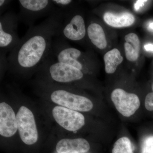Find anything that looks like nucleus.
Listing matches in <instances>:
<instances>
[{"mask_svg":"<svg viewBox=\"0 0 153 153\" xmlns=\"http://www.w3.org/2000/svg\"><path fill=\"white\" fill-rule=\"evenodd\" d=\"M64 19V12L57 8L40 24L29 28L19 44L10 52L9 70L22 75L37 71L51 53L54 38Z\"/></svg>","mask_w":153,"mask_h":153,"instance_id":"obj_1","label":"nucleus"},{"mask_svg":"<svg viewBox=\"0 0 153 153\" xmlns=\"http://www.w3.org/2000/svg\"><path fill=\"white\" fill-rule=\"evenodd\" d=\"M50 55L58 62L71 65L82 72L92 66L89 55L71 47L67 41L58 37L54 38Z\"/></svg>","mask_w":153,"mask_h":153,"instance_id":"obj_2","label":"nucleus"},{"mask_svg":"<svg viewBox=\"0 0 153 153\" xmlns=\"http://www.w3.org/2000/svg\"><path fill=\"white\" fill-rule=\"evenodd\" d=\"M20 12L18 14L19 22L30 27L34 26L36 20L49 17L57 9L49 0H19Z\"/></svg>","mask_w":153,"mask_h":153,"instance_id":"obj_3","label":"nucleus"},{"mask_svg":"<svg viewBox=\"0 0 153 153\" xmlns=\"http://www.w3.org/2000/svg\"><path fill=\"white\" fill-rule=\"evenodd\" d=\"M86 36V26L83 16L74 11V8L64 12V21L55 37L66 41L80 42L84 40Z\"/></svg>","mask_w":153,"mask_h":153,"instance_id":"obj_4","label":"nucleus"},{"mask_svg":"<svg viewBox=\"0 0 153 153\" xmlns=\"http://www.w3.org/2000/svg\"><path fill=\"white\" fill-rule=\"evenodd\" d=\"M18 14L8 11L0 16V52H10L21 41L18 34Z\"/></svg>","mask_w":153,"mask_h":153,"instance_id":"obj_5","label":"nucleus"},{"mask_svg":"<svg viewBox=\"0 0 153 153\" xmlns=\"http://www.w3.org/2000/svg\"><path fill=\"white\" fill-rule=\"evenodd\" d=\"M50 98L56 104L77 111L87 112L93 107L92 102L87 97L63 88L52 90Z\"/></svg>","mask_w":153,"mask_h":153,"instance_id":"obj_6","label":"nucleus"},{"mask_svg":"<svg viewBox=\"0 0 153 153\" xmlns=\"http://www.w3.org/2000/svg\"><path fill=\"white\" fill-rule=\"evenodd\" d=\"M16 118L18 130L22 141L28 145L37 142L38 132L32 111L26 107L21 106L17 113Z\"/></svg>","mask_w":153,"mask_h":153,"instance_id":"obj_7","label":"nucleus"},{"mask_svg":"<svg viewBox=\"0 0 153 153\" xmlns=\"http://www.w3.org/2000/svg\"><path fill=\"white\" fill-rule=\"evenodd\" d=\"M111 97L118 111L126 117L133 115L140 105L137 95L128 93L121 88L113 91Z\"/></svg>","mask_w":153,"mask_h":153,"instance_id":"obj_8","label":"nucleus"},{"mask_svg":"<svg viewBox=\"0 0 153 153\" xmlns=\"http://www.w3.org/2000/svg\"><path fill=\"white\" fill-rule=\"evenodd\" d=\"M52 112L56 122L68 131H76L85 124L84 116L76 111L56 106L53 108Z\"/></svg>","mask_w":153,"mask_h":153,"instance_id":"obj_9","label":"nucleus"},{"mask_svg":"<svg viewBox=\"0 0 153 153\" xmlns=\"http://www.w3.org/2000/svg\"><path fill=\"white\" fill-rule=\"evenodd\" d=\"M18 130L16 116L9 104L5 102L0 104V134L10 137L13 136Z\"/></svg>","mask_w":153,"mask_h":153,"instance_id":"obj_10","label":"nucleus"},{"mask_svg":"<svg viewBox=\"0 0 153 153\" xmlns=\"http://www.w3.org/2000/svg\"><path fill=\"white\" fill-rule=\"evenodd\" d=\"M90 149L87 140L82 138L63 139L56 145L58 153H81L87 152Z\"/></svg>","mask_w":153,"mask_h":153,"instance_id":"obj_11","label":"nucleus"},{"mask_svg":"<svg viewBox=\"0 0 153 153\" xmlns=\"http://www.w3.org/2000/svg\"><path fill=\"white\" fill-rule=\"evenodd\" d=\"M103 19L108 25L115 28L129 27L133 25L135 21L134 15L128 12L118 14L106 12L103 15Z\"/></svg>","mask_w":153,"mask_h":153,"instance_id":"obj_12","label":"nucleus"},{"mask_svg":"<svg viewBox=\"0 0 153 153\" xmlns=\"http://www.w3.org/2000/svg\"><path fill=\"white\" fill-rule=\"evenodd\" d=\"M86 35L94 47L100 49H105L107 43L104 30L96 22H91L86 28Z\"/></svg>","mask_w":153,"mask_h":153,"instance_id":"obj_13","label":"nucleus"},{"mask_svg":"<svg viewBox=\"0 0 153 153\" xmlns=\"http://www.w3.org/2000/svg\"><path fill=\"white\" fill-rule=\"evenodd\" d=\"M124 44L126 57L128 61H136L139 57L140 41L138 36L134 33H130L125 36Z\"/></svg>","mask_w":153,"mask_h":153,"instance_id":"obj_14","label":"nucleus"},{"mask_svg":"<svg viewBox=\"0 0 153 153\" xmlns=\"http://www.w3.org/2000/svg\"><path fill=\"white\" fill-rule=\"evenodd\" d=\"M103 59L105 72L111 74L114 73L118 66L122 63L123 57L119 50L114 48L105 53Z\"/></svg>","mask_w":153,"mask_h":153,"instance_id":"obj_15","label":"nucleus"},{"mask_svg":"<svg viewBox=\"0 0 153 153\" xmlns=\"http://www.w3.org/2000/svg\"><path fill=\"white\" fill-rule=\"evenodd\" d=\"M112 153H134L129 139L127 137L119 139L114 145Z\"/></svg>","mask_w":153,"mask_h":153,"instance_id":"obj_16","label":"nucleus"},{"mask_svg":"<svg viewBox=\"0 0 153 153\" xmlns=\"http://www.w3.org/2000/svg\"><path fill=\"white\" fill-rule=\"evenodd\" d=\"M55 5L63 12H67L74 8V1L71 0H52Z\"/></svg>","mask_w":153,"mask_h":153,"instance_id":"obj_17","label":"nucleus"},{"mask_svg":"<svg viewBox=\"0 0 153 153\" xmlns=\"http://www.w3.org/2000/svg\"><path fill=\"white\" fill-rule=\"evenodd\" d=\"M142 153H153V136L148 137L143 143Z\"/></svg>","mask_w":153,"mask_h":153,"instance_id":"obj_18","label":"nucleus"},{"mask_svg":"<svg viewBox=\"0 0 153 153\" xmlns=\"http://www.w3.org/2000/svg\"><path fill=\"white\" fill-rule=\"evenodd\" d=\"M145 106L146 109L149 111H153V92L147 94L145 100Z\"/></svg>","mask_w":153,"mask_h":153,"instance_id":"obj_19","label":"nucleus"},{"mask_svg":"<svg viewBox=\"0 0 153 153\" xmlns=\"http://www.w3.org/2000/svg\"><path fill=\"white\" fill-rule=\"evenodd\" d=\"M12 1L10 0H1L0 1V15L2 16L5 13L6 11L9 8Z\"/></svg>","mask_w":153,"mask_h":153,"instance_id":"obj_20","label":"nucleus"},{"mask_svg":"<svg viewBox=\"0 0 153 153\" xmlns=\"http://www.w3.org/2000/svg\"><path fill=\"white\" fill-rule=\"evenodd\" d=\"M147 1H137L134 4V8L136 10L138 11L140 7H143L145 3Z\"/></svg>","mask_w":153,"mask_h":153,"instance_id":"obj_21","label":"nucleus"},{"mask_svg":"<svg viewBox=\"0 0 153 153\" xmlns=\"http://www.w3.org/2000/svg\"><path fill=\"white\" fill-rule=\"evenodd\" d=\"M144 47L146 51H153V44H147L145 45Z\"/></svg>","mask_w":153,"mask_h":153,"instance_id":"obj_22","label":"nucleus"},{"mask_svg":"<svg viewBox=\"0 0 153 153\" xmlns=\"http://www.w3.org/2000/svg\"><path fill=\"white\" fill-rule=\"evenodd\" d=\"M149 27L151 29H152L153 30V23H151L149 25Z\"/></svg>","mask_w":153,"mask_h":153,"instance_id":"obj_23","label":"nucleus"},{"mask_svg":"<svg viewBox=\"0 0 153 153\" xmlns=\"http://www.w3.org/2000/svg\"><path fill=\"white\" fill-rule=\"evenodd\" d=\"M152 90L153 91V83L152 84Z\"/></svg>","mask_w":153,"mask_h":153,"instance_id":"obj_24","label":"nucleus"}]
</instances>
